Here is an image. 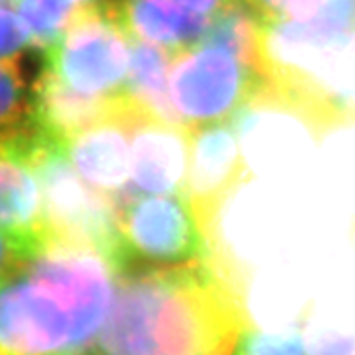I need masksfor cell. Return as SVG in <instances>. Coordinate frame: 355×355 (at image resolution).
I'll return each mask as SVG.
<instances>
[{"mask_svg":"<svg viewBox=\"0 0 355 355\" xmlns=\"http://www.w3.org/2000/svg\"><path fill=\"white\" fill-rule=\"evenodd\" d=\"M250 327L245 270L227 250L191 265L120 272L89 355H232Z\"/></svg>","mask_w":355,"mask_h":355,"instance_id":"obj_1","label":"cell"},{"mask_svg":"<svg viewBox=\"0 0 355 355\" xmlns=\"http://www.w3.org/2000/svg\"><path fill=\"white\" fill-rule=\"evenodd\" d=\"M118 274L100 248L46 243L0 286V350L89 355L111 310Z\"/></svg>","mask_w":355,"mask_h":355,"instance_id":"obj_2","label":"cell"},{"mask_svg":"<svg viewBox=\"0 0 355 355\" xmlns=\"http://www.w3.org/2000/svg\"><path fill=\"white\" fill-rule=\"evenodd\" d=\"M37 171L49 241L91 245L112 259L118 205L76 173L66 150L40 129L13 136Z\"/></svg>","mask_w":355,"mask_h":355,"instance_id":"obj_4","label":"cell"},{"mask_svg":"<svg viewBox=\"0 0 355 355\" xmlns=\"http://www.w3.org/2000/svg\"><path fill=\"white\" fill-rule=\"evenodd\" d=\"M67 2L78 6V8H93V6L107 4L109 0H67Z\"/></svg>","mask_w":355,"mask_h":355,"instance_id":"obj_20","label":"cell"},{"mask_svg":"<svg viewBox=\"0 0 355 355\" xmlns=\"http://www.w3.org/2000/svg\"><path fill=\"white\" fill-rule=\"evenodd\" d=\"M37 127L33 84H28L20 60H0V138L20 136Z\"/></svg>","mask_w":355,"mask_h":355,"instance_id":"obj_13","label":"cell"},{"mask_svg":"<svg viewBox=\"0 0 355 355\" xmlns=\"http://www.w3.org/2000/svg\"><path fill=\"white\" fill-rule=\"evenodd\" d=\"M131 136L136 187L149 194H185L191 132L173 120L141 112Z\"/></svg>","mask_w":355,"mask_h":355,"instance_id":"obj_9","label":"cell"},{"mask_svg":"<svg viewBox=\"0 0 355 355\" xmlns=\"http://www.w3.org/2000/svg\"><path fill=\"white\" fill-rule=\"evenodd\" d=\"M232 355H312L303 328L283 332H265L250 327L243 334Z\"/></svg>","mask_w":355,"mask_h":355,"instance_id":"obj_15","label":"cell"},{"mask_svg":"<svg viewBox=\"0 0 355 355\" xmlns=\"http://www.w3.org/2000/svg\"><path fill=\"white\" fill-rule=\"evenodd\" d=\"M31 47L28 28L13 4H0V60H20Z\"/></svg>","mask_w":355,"mask_h":355,"instance_id":"obj_17","label":"cell"},{"mask_svg":"<svg viewBox=\"0 0 355 355\" xmlns=\"http://www.w3.org/2000/svg\"><path fill=\"white\" fill-rule=\"evenodd\" d=\"M15 0H0V4H13Z\"/></svg>","mask_w":355,"mask_h":355,"instance_id":"obj_21","label":"cell"},{"mask_svg":"<svg viewBox=\"0 0 355 355\" xmlns=\"http://www.w3.org/2000/svg\"><path fill=\"white\" fill-rule=\"evenodd\" d=\"M227 250L223 238L205 229L185 194L127 196L116 209L112 261L120 272L191 265Z\"/></svg>","mask_w":355,"mask_h":355,"instance_id":"obj_3","label":"cell"},{"mask_svg":"<svg viewBox=\"0 0 355 355\" xmlns=\"http://www.w3.org/2000/svg\"><path fill=\"white\" fill-rule=\"evenodd\" d=\"M140 114L125 91L111 114L78 131L64 144L76 173L103 196L120 205L131 196L132 122Z\"/></svg>","mask_w":355,"mask_h":355,"instance_id":"obj_8","label":"cell"},{"mask_svg":"<svg viewBox=\"0 0 355 355\" xmlns=\"http://www.w3.org/2000/svg\"><path fill=\"white\" fill-rule=\"evenodd\" d=\"M178 2L185 6V8H189L191 11H196V13L205 15V17H212V15L218 13L229 0H178Z\"/></svg>","mask_w":355,"mask_h":355,"instance_id":"obj_19","label":"cell"},{"mask_svg":"<svg viewBox=\"0 0 355 355\" xmlns=\"http://www.w3.org/2000/svg\"><path fill=\"white\" fill-rule=\"evenodd\" d=\"M127 35L173 55L203 40L211 17L191 11L178 0H109Z\"/></svg>","mask_w":355,"mask_h":355,"instance_id":"obj_11","label":"cell"},{"mask_svg":"<svg viewBox=\"0 0 355 355\" xmlns=\"http://www.w3.org/2000/svg\"><path fill=\"white\" fill-rule=\"evenodd\" d=\"M31 256L33 254L28 252L11 236L0 230V286L11 279L17 272H20V268L28 263Z\"/></svg>","mask_w":355,"mask_h":355,"instance_id":"obj_18","label":"cell"},{"mask_svg":"<svg viewBox=\"0 0 355 355\" xmlns=\"http://www.w3.org/2000/svg\"><path fill=\"white\" fill-rule=\"evenodd\" d=\"M173 56V53L167 49L132 40L125 94L144 112L167 118L178 123L168 96Z\"/></svg>","mask_w":355,"mask_h":355,"instance_id":"obj_12","label":"cell"},{"mask_svg":"<svg viewBox=\"0 0 355 355\" xmlns=\"http://www.w3.org/2000/svg\"><path fill=\"white\" fill-rule=\"evenodd\" d=\"M257 89L256 67L221 44L201 40L173 56L168 96L178 123L189 132L254 107Z\"/></svg>","mask_w":355,"mask_h":355,"instance_id":"obj_5","label":"cell"},{"mask_svg":"<svg viewBox=\"0 0 355 355\" xmlns=\"http://www.w3.org/2000/svg\"><path fill=\"white\" fill-rule=\"evenodd\" d=\"M13 8L28 28L33 47L42 53L62 37L82 10L67 0H15Z\"/></svg>","mask_w":355,"mask_h":355,"instance_id":"obj_14","label":"cell"},{"mask_svg":"<svg viewBox=\"0 0 355 355\" xmlns=\"http://www.w3.org/2000/svg\"><path fill=\"white\" fill-rule=\"evenodd\" d=\"M250 4L268 26H276L313 19L330 4V0H252Z\"/></svg>","mask_w":355,"mask_h":355,"instance_id":"obj_16","label":"cell"},{"mask_svg":"<svg viewBox=\"0 0 355 355\" xmlns=\"http://www.w3.org/2000/svg\"><path fill=\"white\" fill-rule=\"evenodd\" d=\"M252 178L232 120L191 132L185 196L209 232L221 236L223 207Z\"/></svg>","mask_w":355,"mask_h":355,"instance_id":"obj_7","label":"cell"},{"mask_svg":"<svg viewBox=\"0 0 355 355\" xmlns=\"http://www.w3.org/2000/svg\"><path fill=\"white\" fill-rule=\"evenodd\" d=\"M131 46L132 38L109 2L82 8L62 37L42 53L40 69L80 96L112 100L125 91Z\"/></svg>","mask_w":355,"mask_h":355,"instance_id":"obj_6","label":"cell"},{"mask_svg":"<svg viewBox=\"0 0 355 355\" xmlns=\"http://www.w3.org/2000/svg\"><path fill=\"white\" fill-rule=\"evenodd\" d=\"M247 2H252V0H247Z\"/></svg>","mask_w":355,"mask_h":355,"instance_id":"obj_23","label":"cell"},{"mask_svg":"<svg viewBox=\"0 0 355 355\" xmlns=\"http://www.w3.org/2000/svg\"><path fill=\"white\" fill-rule=\"evenodd\" d=\"M0 355H8L4 350H0Z\"/></svg>","mask_w":355,"mask_h":355,"instance_id":"obj_22","label":"cell"},{"mask_svg":"<svg viewBox=\"0 0 355 355\" xmlns=\"http://www.w3.org/2000/svg\"><path fill=\"white\" fill-rule=\"evenodd\" d=\"M0 230L31 254L49 239L40 180L13 138H0Z\"/></svg>","mask_w":355,"mask_h":355,"instance_id":"obj_10","label":"cell"}]
</instances>
